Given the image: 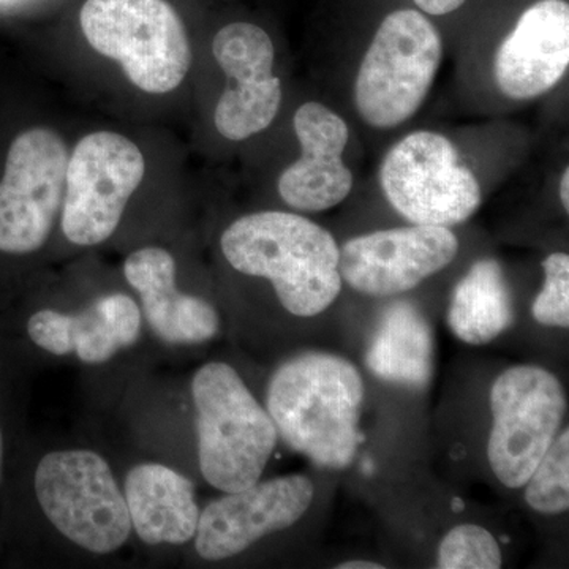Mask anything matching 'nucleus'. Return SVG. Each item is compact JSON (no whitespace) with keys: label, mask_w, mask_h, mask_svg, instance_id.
Instances as JSON below:
<instances>
[{"label":"nucleus","mask_w":569,"mask_h":569,"mask_svg":"<svg viewBox=\"0 0 569 569\" xmlns=\"http://www.w3.org/2000/svg\"><path fill=\"white\" fill-rule=\"evenodd\" d=\"M190 389L206 482L220 492H236L260 481L279 441L268 410L227 362L201 366Z\"/></svg>","instance_id":"3"},{"label":"nucleus","mask_w":569,"mask_h":569,"mask_svg":"<svg viewBox=\"0 0 569 569\" xmlns=\"http://www.w3.org/2000/svg\"><path fill=\"white\" fill-rule=\"evenodd\" d=\"M66 144L50 129L28 130L11 142L0 182V252H37L50 238L66 193Z\"/></svg>","instance_id":"10"},{"label":"nucleus","mask_w":569,"mask_h":569,"mask_svg":"<svg viewBox=\"0 0 569 569\" xmlns=\"http://www.w3.org/2000/svg\"><path fill=\"white\" fill-rule=\"evenodd\" d=\"M526 503L539 515H563L569 508V430L552 441L527 479Z\"/></svg>","instance_id":"21"},{"label":"nucleus","mask_w":569,"mask_h":569,"mask_svg":"<svg viewBox=\"0 0 569 569\" xmlns=\"http://www.w3.org/2000/svg\"><path fill=\"white\" fill-rule=\"evenodd\" d=\"M123 497L132 529L149 546L192 541L200 522L194 486L163 463H140L127 473Z\"/></svg>","instance_id":"18"},{"label":"nucleus","mask_w":569,"mask_h":569,"mask_svg":"<svg viewBox=\"0 0 569 569\" xmlns=\"http://www.w3.org/2000/svg\"><path fill=\"white\" fill-rule=\"evenodd\" d=\"M33 489L52 527L78 548L107 556L129 541L133 529L126 497L99 452H48L37 466Z\"/></svg>","instance_id":"5"},{"label":"nucleus","mask_w":569,"mask_h":569,"mask_svg":"<svg viewBox=\"0 0 569 569\" xmlns=\"http://www.w3.org/2000/svg\"><path fill=\"white\" fill-rule=\"evenodd\" d=\"M545 284L535 298V320L549 328L567 329L569 326V257L552 253L542 261Z\"/></svg>","instance_id":"23"},{"label":"nucleus","mask_w":569,"mask_h":569,"mask_svg":"<svg viewBox=\"0 0 569 569\" xmlns=\"http://www.w3.org/2000/svg\"><path fill=\"white\" fill-rule=\"evenodd\" d=\"M458 252L449 228L411 224L350 239L340 249L339 272L358 293L389 298L443 271Z\"/></svg>","instance_id":"11"},{"label":"nucleus","mask_w":569,"mask_h":569,"mask_svg":"<svg viewBox=\"0 0 569 569\" xmlns=\"http://www.w3.org/2000/svg\"><path fill=\"white\" fill-rule=\"evenodd\" d=\"M220 246L236 271L268 279L291 316H320L342 291L336 239L298 213H249L224 230Z\"/></svg>","instance_id":"2"},{"label":"nucleus","mask_w":569,"mask_h":569,"mask_svg":"<svg viewBox=\"0 0 569 569\" xmlns=\"http://www.w3.org/2000/svg\"><path fill=\"white\" fill-rule=\"evenodd\" d=\"M123 276L140 295L142 313L153 335L171 346H198L219 332L220 318L208 301L176 287L173 254L144 247L127 257Z\"/></svg>","instance_id":"17"},{"label":"nucleus","mask_w":569,"mask_h":569,"mask_svg":"<svg viewBox=\"0 0 569 569\" xmlns=\"http://www.w3.org/2000/svg\"><path fill=\"white\" fill-rule=\"evenodd\" d=\"M141 323L137 301L123 293H112L97 299L77 316L39 310L29 318L28 335L48 353L77 355L86 365H102L140 339Z\"/></svg>","instance_id":"16"},{"label":"nucleus","mask_w":569,"mask_h":569,"mask_svg":"<svg viewBox=\"0 0 569 569\" xmlns=\"http://www.w3.org/2000/svg\"><path fill=\"white\" fill-rule=\"evenodd\" d=\"M144 173V157L129 138L114 132L82 138L67 163L63 236L81 247L107 241Z\"/></svg>","instance_id":"9"},{"label":"nucleus","mask_w":569,"mask_h":569,"mask_svg":"<svg viewBox=\"0 0 569 569\" xmlns=\"http://www.w3.org/2000/svg\"><path fill=\"white\" fill-rule=\"evenodd\" d=\"M436 343L426 317L410 302L385 310L366 355L370 372L397 387L426 388L433 373Z\"/></svg>","instance_id":"19"},{"label":"nucleus","mask_w":569,"mask_h":569,"mask_svg":"<svg viewBox=\"0 0 569 569\" xmlns=\"http://www.w3.org/2000/svg\"><path fill=\"white\" fill-rule=\"evenodd\" d=\"M365 381L342 356L309 351L282 362L268 383L266 410L279 437L329 470L351 466L362 441Z\"/></svg>","instance_id":"1"},{"label":"nucleus","mask_w":569,"mask_h":569,"mask_svg":"<svg viewBox=\"0 0 569 569\" xmlns=\"http://www.w3.org/2000/svg\"><path fill=\"white\" fill-rule=\"evenodd\" d=\"M385 197L413 224L452 227L481 204V187L443 134L415 132L392 146L381 163Z\"/></svg>","instance_id":"8"},{"label":"nucleus","mask_w":569,"mask_h":569,"mask_svg":"<svg viewBox=\"0 0 569 569\" xmlns=\"http://www.w3.org/2000/svg\"><path fill=\"white\" fill-rule=\"evenodd\" d=\"M569 66V6L539 0L523 11L496 56V81L509 99L531 100L549 92Z\"/></svg>","instance_id":"15"},{"label":"nucleus","mask_w":569,"mask_h":569,"mask_svg":"<svg viewBox=\"0 0 569 569\" xmlns=\"http://www.w3.org/2000/svg\"><path fill=\"white\" fill-rule=\"evenodd\" d=\"M512 321L515 306L503 269L492 258L477 261L452 291L449 329L468 346H486L503 335Z\"/></svg>","instance_id":"20"},{"label":"nucleus","mask_w":569,"mask_h":569,"mask_svg":"<svg viewBox=\"0 0 569 569\" xmlns=\"http://www.w3.org/2000/svg\"><path fill=\"white\" fill-rule=\"evenodd\" d=\"M80 22L93 50L121 63L141 91H174L189 73V37L167 0H88Z\"/></svg>","instance_id":"4"},{"label":"nucleus","mask_w":569,"mask_h":569,"mask_svg":"<svg viewBox=\"0 0 569 569\" xmlns=\"http://www.w3.org/2000/svg\"><path fill=\"white\" fill-rule=\"evenodd\" d=\"M501 565L503 557L497 538L477 523L455 527L438 546L440 569H498Z\"/></svg>","instance_id":"22"},{"label":"nucleus","mask_w":569,"mask_h":569,"mask_svg":"<svg viewBox=\"0 0 569 569\" xmlns=\"http://www.w3.org/2000/svg\"><path fill=\"white\" fill-rule=\"evenodd\" d=\"M413 2L426 13L441 17V14L458 10L462 3H466V0H413Z\"/></svg>","instance_id":"24"},{"label":"nucleus","mask_w":569,"mask_h":569,"mask_svg":"<svg viewBox=\"0 0 569 569\" xmlns=\"http://www.w3.org/2000/svg\"><path fill=\"white\" fill-rule=\"evenodd\" d=\"M560 200L561 204H563L565 211H569V170L563 171V176H561L560 181Z\"/></svg>","instance_id":"26"},{"label":"nucleus","mask_w":569,"mask_h":569,"mask_svg":"<svg viewBox=\"0 0 569 569\" xmlns=\"http://www.w3.org/2000/svg\"><path fill=\"white\" fill-rule=\"evenodd\" d=\"M385 565L369 560H348L337 565V569H383Z\"/></svg>","instance_id":"25"},{"label":"nucleus","mask_w":569,"mask_h":569,"mask_svg":"<svg viewBox=\"0 0 569 569\" xmlns=\"http://www.w3.org/2000/svg\"><path fill=\"white\" fill-rule=\"evenodd\" d=\"M293 123L302 153L280 176V197L298 211H328L353 189V174L342 160L348 126L335 111L316 102L302 104Z\"/></svg>","instance_id":"14"},{"label":"nucleus","mask_w":569,"mask_h":569,"mask_svg":"<svg viewBox=\"0 0 569 569\" xmlns=\"http://www.w3.org/2000/svg\"><path fill=\"white\" fill-rule=\"evenodd\" d=\"M490 470L509 489H520L559 436L567 397L559 378L539 366L505 370L490 389Z\"/></svg>","instance_id":"7"},{"label":"nucleus","mask_w":569,"mask_h":569,"mask_svg":"<svg viewBox=\"0 0 569 569\" xmlns=\"http://www.w3.org/2000/svg\"><path fill=\"white\" fill-rule=\"evenodd\" d=\"M2 468H3V436H2V429H0V479H2Z\"/></svg>","instance_id":"27"},{"label":"nucleus","mask_w":569,"mask_h":569,"mask_svg":"<svg viewBox=\"0 0 569 569\" xmlns=\"http://www.w3.org/2000/svg\"><path fill=\"white\" fill-rule=\"evenodd\" d=\"M212 52L228 81L234 82L217 103V132L230 141L263 132L282 103V82L272 73V40L258 26L233 22L213 37Z\"/></svg>","instance_id":"13"},{"label":"nucleus","mask_w":569,"mask_h":569,"mask_svg":"<svg viewBox=\"0 0 569 569\" xmlns=\"http://www.w3.org/2000/svg\"><path fill=\"white\" fill-rule=\"evenodd\" d=\"M441 37L425 14L397 10L388 14L367 50L355 100L369 126L392 129L425 103L440 66Z\"/></svg>","instance_id":"6"},{"label":"nucleus","mask_w":569,"mask_h":569,"mask_svg":"<svg viewBox=\"0 0 569 569\" xmlns=\"http://www.w3.org/2000/svg\"><path fill=\"white\" fill-rule=\"evenodd\" d=\"M316 497L305 475H288L223 492L200 512L194 549L206 561H222L244 552L276 531L302 519Z\"/></svg>","instance_id":"12"}]
</instances>
